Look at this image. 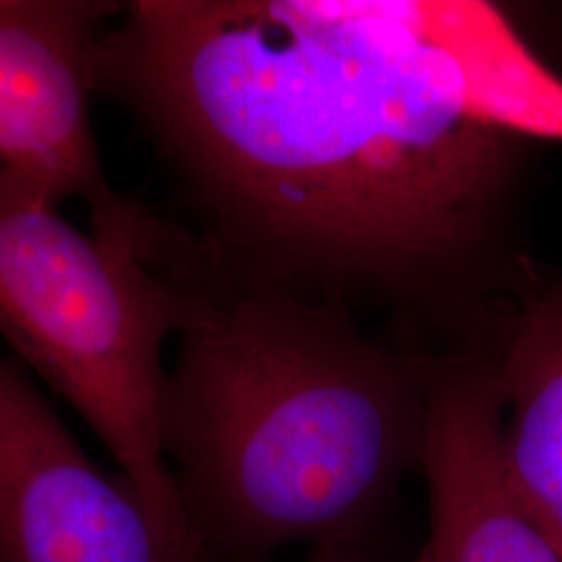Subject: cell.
Listing matches in <instances>:
<instances>
[{"label":"cell","instance_id":"2","mask_svg":"<svg viewBox=\"0 0 562 562\" xmlns=\"http://www.w3.org/2000/svg\"><path fill=\"white\" fill-rule=\"evenodd\" d=\"M167 369L161 442L209 562L355 543L422 469L440 357L369 340L329 301L213 248Z\"/></svg>","mask_w":562,"mask_h":562},{"label":"cell","instance_id":"3","mask_svg":"<svg viewBox=\"0 0 562 562\" xmlns=\"http://www.w3.org/2000/svg\"><path fill=\"white\" fill-rule=\"evenodd\" d=\"M59 206L0 165V336L90 425L155 519L201 548L162 452L161 401L165 341L199 308L206 244L171 222L111 240Z\"/></svg>","mask_w":562,"mask_h":562},{"label":"cell","instance_id":"4","mask_svg":"<svg viewBox=\"0 0 562 562\" xmlns=\"http://www.w3.org/2000/svg\"><path fill=\"white\" fill-rule=\"evenodd\" d=\"M113 0H0V165L53 201L86 202L92 232L120 236L144 204L115 192L90 121Z\"/></svg>","mask_w":562,"mask_h":562},{"label":"cell","instance_id":"6","mask_svg":"<svg viewBox=\"0 0 562 562\" xmlns=\"http://www.w3.org/2000/svg\"><path fill=\"white\" fill-rule=\"evenodd\" d=\"M422 471L438 562H562V543L506 464L501 398L482 346L440 357Z\"/></svg>","mask_w":562,"mask_h":562},{"label":"cell","instance_id":"5","mask_svg":"<svg viewBox=\"0 0 562 562\" xmlns=\"http://www.w3.org/2000/svg\"><path fill=\"white\" fill-rule=\"evenodd\" d=\"M0 562H209L104 473L20 361L0 357Z\"/></svg>","mask_w":562,"mask_h":562},{"label":"cell","instance_id":"8","mask_svg":"<svg viewBox=\"0 0 562 562\" xmlns=\"http://www.w3.org/2000/svg\"><path fill=\"white\" fill-rule=\"evenodd\" d=\"M411 18L450 60L462 101L483 125L515 138L562 142V76L485 2H408Z\"/></svg>","mask_w":562,"mask_h":562},{"label":"cell","instance_id":"9","mask_svg":"<svg viewBox=\"0 0 562 562\" xmlns=\"http://www.w3.org/2000/svg\"><path fill=\"white\" fill-rule=\"evenodd\" d=\"M304 562H369L361 546L355 543H327L317 546Z\"/></svg>","mask_w":562,"mask_h":562},{"label":"cell","instance_id":"10","mask_svg":"<svg viewBox=\"0 0 562 562\" xmlns=\"http://www.w3.org/2000/svg\"><path fill=\"white\" fill-rule=\"evenodd\" d=\"M415 562H438L436 561V557H434V554H431V550H429V548H427V546H425V548H423L422 550V554H419V559H417V561Z\"/></svg>","mask_w":562,"mask_h":562},{"label":"cell","instance_id":"7","mask_svg":"<svg viewBox=\"0 0 562 562\" xmlns=\"http://www.w3.org/2000/svg\"><path fill=\"white\" fill-rule=\"evenodd\" d=\"M510 475L562 543V283L538 294L485 346Z\"/></svg>","mask_w":562,"mask_h":562},{"label":"cell","instance_id":"1","mask_svg":"<svg viewBox=\"0 0 562 562\" xmlns=\"http://www.w3.org/2000/svg\"><path fill=\"white\" fill-rule=\"evenodd\" d=\"M97 94L140 125L227 261L471 336L519 138L469 113L406 2H123Z\"/></svg>","mask_w":562,"mask_h":562}]
</instances>
